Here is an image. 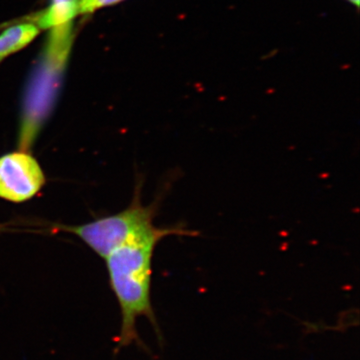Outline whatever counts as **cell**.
Returning a JSON list of instances; mask_svg holds the SVG:
<instances>
[{
  "label": "cell",
  "instance_id": "6da1fadb",
  "mask_svg": "<svg viewBox=\"0 0 360 360\" xmlns=\"http://www.w3.org/2000/svg\"><path fill=\"white\" fill-rule=\"evenodd\" d=\"M196 236L198 232L187 229L186 225L155 226L148 233L137 236L111 251L104 258L110 288L120 310V328L115 340V354L131 345L148 354V347L142 341L137 329V322L141 317L148 319L155 329L158 341H162V333L151 302L153 259L155 248L168 236L191 238Z\"/></svg>",
  "mask_w": 360,
  "mask_h": 360
},
{
  "label": "cell",
  "instance_id": "7a4b0ae2",
  "mask_svg": "<svg viewBox=\"0 0 360 360\" xmlns=\"http://www.w3.org/2000/svg\"><path fill=\"white\" fill-rule=\"evenodd\" d=\"M47 40L23 96L16 141L18 150L32 153L56 108L72 44V23L52 28Z\"/></svg>",
  "mask_w": 360,
  "mask_h": 360
},
{
  "label": "cell",
  "instance_id": "3957f363",
  "mask_svg": "<svg viewBox=\"0 0 360 360\" xmlns=\"http://www.w3.org/2000/svg\"><path fill=\"white\" fill-rule=\"evenodd\" d=\"M141 180H137L131 202L122 212L97 219L89 224H60L54 227L77 236L90 250L104 259L111 251L155 229V219L165 191L160 193L153 203L143 205L141 202Z\"/></svg>",
  "mask_w": 360,
  "mask_h": 360
},
{
  "label": "cell",
  "instance_id": "277c9868",
  "mask_svg": "<svg viewBox=\"0 0 360 360\" xmlns=\"http://www.w3.org/2000/svg\"><path fill=\"white\" fill-rule=\"evenodd\" d=\"M46 184L44 169L28 151L0 156V198L21 203L37 195Z\"/></svg>",
  "mask_w": 360,
  "mask_h": 360
},
{
  "label": "cell",
  "instance_id": "5b68a950",
  "mask_svg": "<svg viewBox=\"0 0 360 360\" xmlns=\"http://www.w3.org/2000/svg\"><path fill=\"white\" fill-rule=\"evenodd\" d=\"M39 28L34 23L11 26L0 35V61L14 52L25 49L39 35Z\"/></svg>",
  "mask_w": 360,
  "mask_h": 360
},
{
  "label": "cell",
  "instance_id": "8992f818",
  "mask_svg": "<svg viewBox=\"0 0 360 360\" xmlns=\"http://www.w3.org/2000/svg\"><path fill=\"white\" fill-rule=\"evenodd\" d=\"M77 0H63L53 2L49 9L37 18V25L39 28H53L56 26L71 22L73 18L78 15Z\"/></svg>",
  "mask_w": 360,
  "mask_h": 360
},
{
  "label": "cell",
  "instance_id": "52a82bcc",
  "mask_svg": "<svg viewBox=\"0 0 360 360\" xmlns=\"http://www.w3.org/2000/svg\"><path fill=\"white\" fill-rule=\"evenodd\" d=\"M120 1L122 0H77L78 13L79 14L91 13L101 7L111 6Z\"/></svg>",
  "mask_w": 360,
  "mask_h": 360
},
{
  "label": "cell",
  "instance_id": "ba28073f",
  "mask_svg": "<svg viewBox=\"0 0 360 360\" xmlns=\"http://www.w3.org/2000/svg\"><path fill=\"white\" fill-rule=\"evenodd\" d=\"M348 1L352 2L356 7L359 6V0H348Z\"/></svg>",
  "mask_w": 360,
  "mask_h": 360
},
{
  "label": "cell",
  "instance_id": "9c48e42d",
  "mask_svg": "<svg viewBox=\"0 0 360 360\" xmlns=\"http://www.w3.org/2000/svg\"><path fill=\"white\" fill-rule=\"evenodd\" d=\"M6 226L4 225H0V231H6Z\"/></svg>",
  "mask_w": 360,
  "mask_h": 360
},
{
  "label": "cell",
  "instance_id": "30bf717a",
  "mask_svg": "<svg viewBox=\"0 0 360 360\" xmlns=\"http://www.w3.org/2000/svg\"><path fill=\"white\" fill-rule=\"evenodd\" d=\"M63 1V0H54V2Z\"/></svg>",
  "mask_w": 360,
  "mask_h": 360
}]
</instances>
